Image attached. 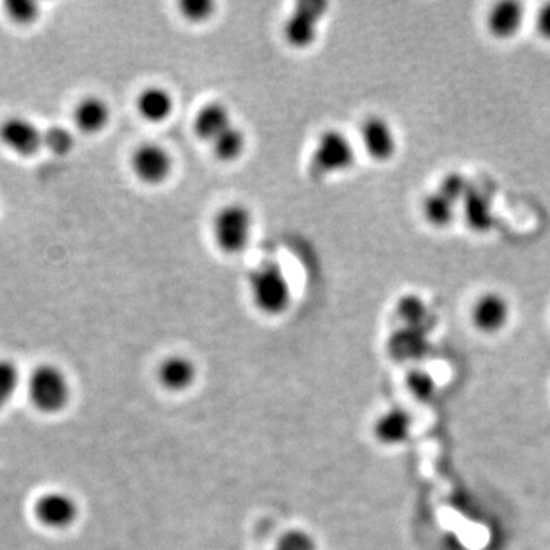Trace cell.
Here are the masks:
<instances>
[{"mask_svg":"<svg viewBox=\"0 0 550 550\" xmlns=\"http://www.w3.org/2000/svg\"><path fill=\"white\" fill-rule=\"evenodd\" d=\"M28 390H30L33 404L45 413H57L63 410L71 396L65 373L51 364L39 366L31 373Z\"/></svg>","mask_w":550,"mask_h":550,"instance_id":"obj_4","label":"cell"},{"mask_svg":"<svg viewBox=\"0 0 550 550\" xmlns=\"http://www.w3.org/2000/svg\"><path fill=\"white\" fill-rule=\"evenodd\" d=\"M254 231V216L250 208L231 202L216 211L211 220V236L222 253L236 256L250 245Z\"/></svg>","mask_w":550,"mask_h":550,"instance_id":"obj_2","label":"cell"},{"mask_svg":"<svg viewBox=\"0 0 550 550\" xmlns=\"http://www.w3.org/2000/svg\"><path fill=\"white\" fill-rule=\"evenodd\" d=\"M173 165L175 159L170 150L158 143L140 144L130 156L133 175L147 185H161L167 181L172 176Z\"/></svg>","mask_w":550,"mask_h":550,"instance_id":"obj_6","label":"cell"},{"mask_svg":"<svg viewBox=\"0 0 550 550\" xmlns=\"http://www.w3.org/2000/svg\"><path fill=\"white\" fill-rule=\"evenodd\" d=\"M411 428H413V418L410 413L404 408H390L376 419L373 425V434L379 444L395 445L404 444L405 440L410 436Z\"/></svg>","mask_w":550,"mask_h":550,"instance_id":"obj_14","label":"cell"},{"mask_svg":"<svg viewBox=\"0 0 550 550\" xmlns=\"http://www.w3.org/2000/svg\"><path fill=\"white\" fill-rule=\"evenodd\" d=\"M110 121V107L97 95L81 98L74 109V123L80 132L97 135L106 129Z\"/></svg>","mask_w":550,"mask_h":550,"instance_id":"obj_15","label":"cell"},{"mask_svg":"<svg viewBox=\"0 0 550 550\" xmlns=\"http://www.w3.org/2000/svg\"><path fill=\"white\" fill-rule=\"evenodd\" d=\"M457 201L453 196L440 190L431 191L422 201V216L434 228H447L454 220Z\"/></svg>","mask_w":550,"mask_h":550,"instance_id":"obj_17","label":"cell"},{"mask_svg":"<svg viewBox=\"0 0 550 550\" xmlns=\"http://www.w3.org/2000/svg\"><path fill=\"white\" fill-rule=\"evenodd\" d=\"M398 311L402 320L407 321L408 327H411V329L422 330V326H424L425 320H427L428 312L424 303H422L419 298H402V300L399 301Z\"/></svg>","mask_w":550,"mask_h":550,"instance_id":"obj_22","label":"cell"},{"mask_svg":"<svg viewBox=\"0 0 550 550\" xmlns=\"http://www.w3.org/2000/svg\"><path fill=\"white\" fill-rule=\"evenodd\" d=\"M0 141L11 152L31 156L43 147V132L23 117H10L0 123Z\"/></svg>","mask_w":550,"mask_h":550,"instance_id":"obj_9","label":"cell"},{"mask_svg":"<svg viewBox=\"0 0 550 550\" xmlns=\"http://www.w3.org/2000/svg\"><path fill=\"white\" fill-rule=\"evenodd\" d=\"M421 332L419 329H402L398 334L393 335L389 341L390 353L399 360H415L422 353L424 343H422Z\"/></svg>","mask_w":550,"mask_h":550,"instance_id":"obj_19","label":"cell"},{"mask_svg":"<svg viewBox=\"0 0 550 550\" xmlns=\"http://www.w3.org/2000/svg\"><path fill=\"white\" fill-rule=\"evenodd\" d=\"M275 550H317V543L308 532L289 531L280 537Z\"/></svg>","mask_w":550,"mask_h":550,"instance_id":"obj_26","label":"cell"},{"mask_svg":"<svg viewBox=\"0 0 550 550\" xmlns=\"http://www.w3.org/2000/svg\"><path fill=\"white\" fill-rule=\"evenodd\" d=\"M233 124L230 107L222 101H210L196 112L193 118V132L199 140L211 144L220 133H224Z\"/></svg>","mask_w":550,"mask_h":550,"instance_id":"obj_12","label":"cell"},{"mask_svg":"<svg viewBox=\"0 0 550 550\" xmlns=\"http://www.w3.org/2000/svg\"><path fill=\"white\" fill-rule=\"evenodd\" d=\"M36 515L48 528H68L77 520L78 506L65 492H48L37 502Z\"/></svg>","mask_w":550,"mask_h":550,"instance_id":"obj_11","label":"cell"},{"mask_svg":"<svg viewBox=\"0 0 550 550\" xmlns=\"http://www.w3.org/2000/svg\"><path fill=\"white\" fill-rule=\"evenodd\" d=\"M19 387V370L16 364L0 360V410L10 402Z\"/></svg>","mask_w":550,"mask_h":550,"instance_id":"obj_21","label":"cell"},{"mask_svg":"<svg viewBox=\"0 0 550 550\" xmlns=\"http://www.w3.org/2000/svg\"><path fill=\"white\" fill-rule=\"evenodd\" d=\"M179 11L188 22L204 23L216 13V4L211 0H184L179 4Z\"/></svg>","mask_w":550,"mask_h":550,"instance_id":"obj_23","label":"cell"},{"mask_svg":"<svg viewBox=\"0 0 550 550\" xmlns=\"http://www.w3.org/2000/svg\"><path fill=\"white\" fill-rule=\"evenodd\" d=\"M360 141L364 152L376 162H387L396 155L398 136L389 120L381 115H370L360 127Z\"/></svg>","mask_w":550,"mask_h":550,"instance_id":"obj_7","label":"cell"},{"mask_svg":"<svg viewBox=\"0 0 550 550\" xmlns=\"http://www.w3.org/2000/svg\"><path fill=\"white\" fill-rule=\"evenodd\" d=\"M525 7L514 0H503L489 8L485 25L488 33L497 40L515 39L525 23Z\"/></svg>","mask_w":550,"mask_h":550,"instance_id":"obj_10","label":"cell"},{"mask_svg":"<svg viewBox=\"0 0 550 550\" xmlns=\"http://www.w3.org/2000/svg\"><path fill=\"white\" fill-rule=\"evenodd\" d=\"M5 11L8 17L19 25H30L36 22L40 14L39 4L33 0H10L5 4Z\"/></svg>","mask_w":550,"mask_h":550,"instance_id":"obj_24","label":"cell"},{"mask_svg":"<svg viewBox=\"0 0 550 550\" xmlns=\"http://www.w3.org/2000/svg\"><path fill=\"white\" fill-rule=\"evenodd\" d=\"M136 110L147 123L161 124L169 120L175 110V97L164 86L144 88L136 97Z\"/></svg>","mask_w":550,"mask_h":550,"instance_id":"obj_13","label":"cell"},{"mask_svg":"<svg viewBox=\"0 0 550 550\" xmlns=\"http://www.w3.org/2000/svg\"><path fill=\"white\" fill-rule=\"evenodd\" d=\"M326 7V2L321 0H303L295 5L283 25V37L291 48L306 49L317 42Z\"/></svg>","mask_w":550,"mask_h":550,"instance_id":"obj_5","label":"cell"},{"mask_svg":"<svg viewBox=\"0 0 550 550\" xmlns=\"http://www.w3.org/2000/svg\"><path fill=\"white\" fill-rule=\"evenodd\" d=\"M251 300L266 315L283 314L292 301V286L288 274L275 260L260 263L248 277Z\"/></svg>","mask_w":550,"mask_h":550,"instance_id":"obj_1","label":"cell"},{"mask_svg":"<svg viewBox=\"0 0 550 550\" xmlns=\"http://www.w3.org/2000/svg\"><path fill=\"white\" fill-rule=\"evenodd\" d=\"M511 314V303L505 295L495 291L485 292L474 301L471 323L482 334H500L508 326Z\"/></svg>","mask_w":550,"mask_h":550,"instance_id":"obj_8","label":"cell"},{"mask_svg":"<svg viewBox=\"0 0 550 550\" xmlns=\"http://www.w3.org/2000/svg\"><path fill=\"white\" fill-rule=\"evenodd\" d=\"M211 149L219 161H237L246 150V133L237 124H233L217 136L211 143Z\"/></svg>","mask_w":550,"mask_h":550,"instance_id":"obj_18","label":"cell"},{"mask_svg":"<svg viewBox=\"0 0 550 550\" xmlns=\"http://www.w3.org/2000/svg\"><path fill=\"white\" fill-rule=\"evenodd\" d=\"M407 385L411 395L418 398L419 401H427L434 395V390H436V384H434V379L431 378L430 373L422 372V370H413L407 376Z\"/></svg>","mask_w":550,"mask_h":550,"instance_id":"obj_25","label":"cell"},{"mask_svg":"<svg viewBox=\"0 0 550 550\" xmlns=\"http://www.w3.org/2000/svg\"><path fill=\"white\" fill-rule=\"evenodd\" d=\"M159 379L167 389L175 392L188 389L196 379L195 363L187 356H169L159 367Z\"/></svg>","mask_w":550,"mask_h":550,"instance_id":"obj_16","label":"cell"},{"mask_svg":"<svg viewBox=\"0 0 550 550\" xmlns=\"http://www.w3.org/2000/svg\"><path fill=\"white\" fill-rule=\"evenodd\" d=\"M43 146L55 155H68L74 149L75 138L66 127L52 126L43 132Z\"/></svg>","mask_w":550,"mask_h":550,"instance_id":"obj_20","label":"cell"},{"mask_svg":"<svg viewBox=\"0 0 550 550\" xmlns=\"http://www.w3.org/2000/svg\"><path fill=\"white\" fill-rule=\"evenodd\" d=\"M535 30L541 39L550 42V2L541 5L535 16Z\"/></svg>","mask_w":550,"mask_h":550,"instance_id":"obj_27","label":"cell"},{"mask_svg":"<svg viewBox=\"0 0 550 550\" xmlns=\"http://www.w3.org/2000/svg\"><path fill=\"white\" fill-rule=\"evenodd\" d=\"M355 161V146L349 136L338 129H327L318 136L309 167L317 178H326L349 172Z\"/></svg>","mask_w":550,"mask_h":550,"instance_id":"obj_3","label":"cell"}]
</instances>
